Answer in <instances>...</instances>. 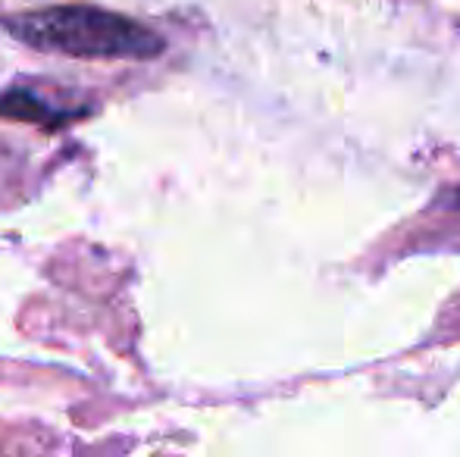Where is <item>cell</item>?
<instances>
[{"label":"cell","instance_id":"1","mask_svg":"<svg viewBox=\"0 0 460 457\" xmlns=\"http://www.w3.org/2000/svg\"><path fill=\"white\" fill-rule=\"evenodd\" d=\"M16 41L75 60H154L166 48L147 25L92 4H57L0 19Z\"/></svg>","mask_w":460,"mask_h":457},{"label":"cell","instance_id":"2","mask_svg":"<svg viewBox=\"0 0 460 457\" xmlns=\"http://www.w3.org/2000/svg\"><path fill=\"white\" fill-rule=\"evenodd\" d=\"M0 116H4V119H16V122H35V126H44V128L66 126L69 119H75V113L57 110V107H50L48 101L25 92V88H10L6 94H0Z\"/></svg>","mask_w":460,"mask_h":457}]
</instances>
